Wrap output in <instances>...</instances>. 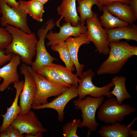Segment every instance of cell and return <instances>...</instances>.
<instances>
[{"label": "cell", "mask_w": 137, "mask_h": 137, "mask_svg": "<svg viewBox=\"0 0 137 137\" xmlns=\"http://www.w3.org/2000/svg\"><path fill=\"white\" fill-rule=\"evenodd\" d=\"M95 75L94 72L90 69L82 72L78 82L79 99H84L89 95L94 97L104 96L108 98L112 97L110 90L114 87L113 83L111 81L103 87H96L92 81Z\"/></svg>", "instance_id": "obj_7"}, {"label": "cell", "mask_w": 137, "mask_h": 137, "mask_svg": "<svg viewBox=\"0 0 137 137\" xmlns=\"http://www.w3.org/2000/svg\"><path fill=\"white\" fill-rule=\"evenodd\" d=\"M27 65L22 63L20 68V74L24 77L23 88L19 97L20 106L21 108L20 114L26 113L31 110L37 91L36 83L29 71Z\"/></svg>", "instance_id": "obj_10"}, {"label": "cell", "mask_w": 137, "mask_h": 137, "mask_svg": "<svg viewBox=\"0 0 137 137\" xmlns=\"http://www.w3.org/2000/svg\"><path fill=\"white\" fill-rule=\"evenodd\" d=\"M98 3V7L100 11L102 10V7L106 6L113 2L119 1L122 3L129 5L130 0H97Z\"/></svg>", "instance_id": "obj_31"}, {"label": "cell", "mask_w": 137, "mask_h": 137, "mask_svg": "<svg viewBox=\"0 0 137 137\" xmlns=\"http://www.w3.org/2000/svg\"><path fill=\"white\" fill-rule=\"evenodd\" d=\"M18 129L22 134H34L47 131L35 113L31 110L18 115L10 125Z\"/></svg>", "instance_id": "obj_11"}, {"label": "cell", "mask_w": 137, "mask_h": 137, "mask_svg": "<svg viewBox=\"0 0 137 137\" xmlns=\"http://www.w3.org/2000/svg\"><path fill=\"white\" fill-rule=\"evenodd\" d=\"M4 132L7 134L8 137H24L18 129L11 125L7 127Z\"/></svg>", "instance_id": "obj_30"}, {"label": "cell", "mask_w": 137, "mask_h": 137, "mask_svg": "<svg viewBox=\"0 0 137 137\" xmlns=\"http://www.w3.org/2000/svg\"><path fill=\"white\" fill-rule=\"evenodd\" d=\"M110 50L107 58L99 66L98 75L118 74L131 57L137 55V47L120 40L110 42Z\"/></svg>", "instance_id": "obj_2"}, {"label": "cell", "mask_w": 137, "mask_h": 137, "mask_svg": "<svg viewBox=\"0 0 137 137\" xmlns=\"http://www.w3.org/2000/svg\"><path fill=\"white\" fill-rule=\"evenodd\" d=\"M104 96L98 97L86 96L85 98H78L74 100L73 103L76 109H80L82 112V121L79 127H87L90 132L96 131L99 125L95 119L97 109L104 101Z\"/></svg>", "instance_id": "obj_5"}, {"label": "cell", "mask_w": 137, "mask_h": 137, "mask_svg": "<svg viewBox=\"0 0 137 137\" xmlns=\"http://www.w3.org/2000/svg\"><path fill=\"white\" fill-rule=\"evenodd\" d=\"M13 54H6L5 53V50H0V67L3 66L7 62L11 60Z\"/></svg>", "instance_id": "obj_32"}, {"label": "cell", "mask_w": 137, "mask_h": 137, "mask_svg": "<svg viewBox=\"0 0 137 137\" xmlns=\"http://www.w3.org/2000/svg\"><path fill=\"white\" fill-rule=\"evenodd\" d=\"M104 102L100 107L97 117L99 120L106 124H112L121 122L126 116L136 111L131 105L118 104L116 97H112Z\"/></svg>", "instance_id": "obj_4"}, {"label": "cell", "mask_w": 137, "mask_h": 137, "mask_svg": "<svg viewBox=\"0 0 137 137\" xmlns=\"http://www.w3.org/2000/svg\"><path fill=\"white\" fill-rule=\"evenodd\" d=\"M81 122L80 119H75L66 124L62 128L63 137H80L77 135V131Z\"/></svg>", "instance_id": "obj_28"}, {"label": "cell", "mask_w": 137, "mask_h": 137, "mask_svg": "<svg viewBox=\"0 0 137 137\" xmlns=\"http://www.w3.org/2000/svg\"><path fill=\"white\" fill-rule=\"evenodd\" d=\"M137 118H134V119L131 122L130 124L127 126H126L127 127L129 128H130L131 126L133 125L135 121L136 120Z\"/></svg>", "instance_id": "obj_38"}, {"label": "cell", "mask_w": 137, "mask_h": 137, "mask_svg": "<svg viewBox=\"0 0 137 137\" xmlns=\"http://www.w3.org/2000/svg\"><path fill=\"white\" fill-rule=\"evenodd\" d=\"M129 6L132 9L136 19H137V0H130Z\"/></svg>", "instance_id": "obj_33"}, {"label": "cell", "mask_w": 137, "mask_h": 137, "mask_svg": "<svg viewBox=\"0 0 137 137\" xmlns=\"http://www.w3.org/2000/svg\"><path fill=\"white\" fill-rule=\"evenodd\" d=\"M126 77L122 76H116L112 79L114 85V88L111 92L112 95L115 96L118 104L121 105L125 99L131 97V95L127 91L126 87Z\"/></svg>", "instance_id": "obj_22"}, {"label": "cell", "mask_w": 137, "mask_h": 137, "mask_svg": "<svg viewBox=\"0 0 137 137\" xmlns=\"http://www.w3.org/2000/svg\"><path fill=\"white\" fill-rule=\"evenodd\" d=\"M49 65L57 72L61 78L66 83L71 85L78 87L79 78L76 74H73L66 67L62 65L53 62Z\"/></svg>", "instance_id": "obj_26"}, {"label": "cell", "mask_w": 137, "mask_h": 137, "mask_svg": "<svg viewBox=\"0 0 137 137\" xmlns=\"http://www.w3.org/2000/svg\"><path fill=\"white\" fill-rule=\"evenodd\" d=\"M87 30L86 33L90 41L92 42L99 54H109L110 50L108 35L106 30L102 27L98 14L94 12L92 18L85 20Z\"/></svg>", "instance_id": "obj_6"}, {"label": "cell", "mask_w": 137, "mask_h": 137, "mask_svg": "<svg viewBox=\"0 0 137 137\" xmlns=\"http://www.w3.org/2000/svg\"><path fill=\"white\" fill-rule=\"evenodd\" d=\"M105 29L108 34L109 42L123 39L137 42V26L134 23L126 26Z\"/></svg>", "instance_id": "obj_18"}, {"label": "cell", "mask_w": 137, "mask_h": 137, "mask_svg": "<svg viewBox=\"0 0 137 137\" xmlns=\"http://www.w3.org/2000/svg\"><path fill=\"white\" fill-rule=\"evenodd\" d=\"M72 61L76 70V74L79 77L85 67L84 64L80 63L78 58V53L80 46L83 44H89L90 42L88 40L86 33L81 34L76 37H69L65 41Z\"/></svg>", "instance_id": "obj_15"}, {"label": "cell", "mask_w": 137, "mask_h": 137, "mask_svg": "<svg viewBox=\"0 0 137 137\" xmlns=\"http://www.w3.org/2000/svg\"><path fill=\"white\" fill-rule=\"evenodd\" d=\"M0 24L3 27L7 24L20 28L29 34L32 32L27 23V14L24 10L10 7L3 0H0Z\"/></svg>", "instance_id": "obj_9"}, {"label": "cell", "mask_w": 137, "mask_h": 137, "mask_svg": "<svg viewBox=\"0 0 137 137\" xmlns=\"http://www.w3.org/2000/svg\"><path fill=\"white\" fill-rule=\"evenodd\" d=\"M59 27L58 32H54L50 30L46 34L45 38L48 41L46 43L47 46L65 42L70 37H78L81 34L85 33L87 30L86 26L81 24L80 23L77 26H74L70 23L66 22Z\"/></svg>", "instance_id": "obj_12"}, {"label": "cell", "mask_w": 137, "mask_h": 137, "mask_svg": "<svg viewBox=\"0 0 137 137\" xmlns=\"http://www.w3.org/2000/svg\"><path fill=\"white\" fill-rule=\"evenodd\" d=\"M38 2L43 5H44L49 0H34Z\"/></svg>", "instance_id": "obj_37"}, {"label": "cell", "mask_w": 137, "mask_h": 137, "mask_svg": "<svg viewBox=\"0 0 137 137\" xmlns=\"http://www.w3.org/2000/svg\"><path fill=\"white\" fill-rule=\"evenodd\" d=\"M129 133L130 136L131 137H137V131L135 130H133L132 129L129 131Z\"/></svg>", "instance_id": "obj_36"}, {"label": "cell", "mask_w": 137, "mask_h": 137, "mask_svg": "<svg viewBox=\"0 0 137 137\" xmlns=\"http://www.w3.org/2000/svg\"><path fill=\"white\" fill-rule=\"evenodd\" d=\"M43 136L42 132H40L36 134H26L25 137H41Z\"/></svg>", "instance_id": "obj_35"}, {"label": "cell", "mask_w": 137, "mask_h": 137, "mask_svg": "<svg viewBox=\"0 0 137 137\" xmlns=\"http://www.w3.org/2000/svg\"><path fill=\"white\" fill-rule=\"evenodd\" d=\"M10 7L16 9H19L18 2L16 0H3Z\"/></svg>", "instance_id": "obj_34"}, {"label": "cell", "mask_w": 137, "mask_h": 137, "mask_svg": "<svg viewBox=\"0 0 137 137\" xmlns=\"http://www.w3.org/2000/svg\"><path fill=\"white\" fill-rule=\"evenodd\" d=\"M131 129L117 122L111 125L101 126L97 132L102 137H129V132Z\"/></svg>", "instance_id": "obj_21"}, {"label": "cell", "mask_w": 137, "mask_h": 137, "mask_svg": "<svg viewBox=\"0 0 137 137\" xmlns=\"http://www.w3.org/2000/svg\"><path fill=\"white\" fill-rule=\"evenodd\" d=\"M78 6L76 8L77 12L80 15V22L83 25L86 24L87 19L92 17L94 12L92 10L93 6L96 5L98 7L97 0H77Z\"/></svg>", "instance_id": "obj_23"}, {"label": "cell", "mask_w": 137, "mask_h": 137, "mask_svg": "<svg viewBox=\"0 0 137 137\" xmlns=\"http://www.w3.org/2000/svg\"><path fill=\"white\" fill-rule=\"evenodd\" d=\"M27 67L35 80L37 87L32 107L47 103L48 97L58 96L69 88L50 80L44 76L38 74L29 65H27Z\"/></svg>", "instance_id": "obj_3"}, {"label": "cell", "mask_w": 137, "mask_h": 137, "mask_svg": "<svg viewBox=\"0 0 137 137\" xmlns=\"http://www.w3.org/2000/svg\"><path fill=\"white\" fill-rule=\"evenodd\" d=\"M21 60L18 55L13 54L9 62L0 68V77L3 79L0 85V91L3 92L9 87L10 83L19 81L17 67Z\"/></svg>", "instance_id": "obj_14"}, {"label": "cell", "mask_w": 137, "mask_h": 137, "mask_svg": "<svg viewBox=\"0 0 137 137\" xmlns=\"http://www.w3.org/2000/svg\"><path fill=\"white\" fill-rule=\"evenodd\" d=\"M12 40L11 34L6 29L0 27V50H5Z\"/></svg>", "instance_id": "obj_29"}, {"label": "cell", "mask_w": 137, "mask_h": 137, "mask_svg": "<svg viewBox=\"0 0 137 137\" xmlns=\"http://www.w3.org/2000/svg\"><path fill=\"white\" fill-rule=\"evenodd\" d=\"M0 137H8L7 134L4 132L0 133Z\"/></svg>", "instance_id": "obj_39"}, {"label": "cell", "mask_w": 137, "mask_h": 137, "mask_svg": "<svg viewBox=\"0 0 137 137\" xmlns=\"http://www.w3.org/2000/svg\"><path fill=\"white\" fill-rule=\"evenodd\" d=\"M55 25L53 19H50L48 20L37 31V34L39 40L36 46V57L35 61L31 65L32 69L35 71L40 67L49 65L54 61H58L49 53L45 44L46 34L49 30L54 28Z\"/></svg>", "instance_id": "obj_8"}, {"label": "cell", "mask_w": 137, "mask_h": 137, "mask_svg": "<svg viewBox=\"0 0 137 137\" xmlns=\"http://www.w3.org/2000/svg\"><path fill=\"white\" fill-rule=\"evenodd\" d=\"M24 81H19L13 83L14 87L16 90V93L14 100L11 106L7 108L6 113L0 114L3 118L2 124L0 127V133L4 132L17 116L21 112V108L18 105V101L20 95L23 88Z\"/></svg>", "instance_id": "obj_17"}, {"label": "cell", "mask_w": 137, "mask_h": 137, "mask_svg": "<svg viewBox=\"0 0 137 137\" xmlns=\"http://www.w3.org/2000/svg\"><path fill=\"white\" fill-rule=\"evenodd\" d=\"M5 28L11 34V42L5 49L6 54H16L20 56L23 63L31 65L32 59L36 55V46L38 40L35 34L27 33L20 28L7 24Z\"/></svg>", "instance_id": "obj_1"}, {"label": "cell", "mask_w": 137, "mask_h": 137, "mask_svg": "<svg viewBox=\"0 0 137 137\" xmlns=\"http://www.w3.org/2000/svg\"><path fill=\"white\" fill-rule=\"evenodd\" d=\"M112 14L129 24L136 21L133 12L129 5L115 1L105 6Z\"/></svg>", "instance_id": "obj_19"}, {"label": "cell", "mask_w": 137, "mask_h": 137, "mask_svg": "<svg viewBox=\"0 0 137 137\" xmlns=\"http://www.w3.org/2000/svg\"><path fill=\"white\" fill-rule=\"evenodd\" d=\"M18 2L19 9L24 10L37 22L43 21L42 16L45 12L43 5L34 0H19Z\"/></svg>", "instance_id": "obj_20"}, {"label": "cell", "mask_w": 137, "mask_h": 137, "mask_svg": "<svg viewBox=\"0 0 137 137\" xmlns=\"http://www.w3.org/2000/svg\"><path fill=\"white\" fill-rule=\"evenodd\" d=\"M53 51L57 52L61 59L65 63L66 67L71 71H74L75 66L70 56L67 45L65 41L59 42L51 46Z\"/></svg>", "instance_id": "obj_25"}, {"label": "cell", "mask_w": 137, "mask_h": 137, "mask_svg": "<svg viewBox=\"0 0 137 137\" xmlns=\"http://www.w3.org/2000/svg\"><path fill=\"white\" fill-rule=\"evenodd\" d=\"M78 87L72 85L66 91L58 96L50 102L32 107L31 108L35 110L46 108L54 109L58 113V120L60 122H62L64 118V110L65 106L70 100L78 96Z\"/></svg>", "instance_id": "obj_13"}, {"label": "cell", "mask_w": 137, "mask_h": 137, "mask_svg": "<svg viewBox=\"0 0 137 137\" xmlns=\"http://www.w3.org/2000/svg\"><path fill=\"white\" fill-rule=\"evenodd\" d=\"M2 78L0 77V82L1 81V80H2Z\"/></svg>", "instance_id": "obj_40"}, {"label": "cell", "mask_w": 137, "mask_h": 137, "mask_svg": "<svg viewBox=\"0 0 137 137\" xmlns=\"http://www.w3.org/2000/svg\"><path fill=\"white\" fill-rule=\"evenodd\" d=\"M77 0H62L57 10L60 17L55 23L57 27L60 26V23L62 19L66 22H69L72 26H77L80 23L79 16L77 11L76 1Z\"/></svg>", "instance_id": "obj_16"}, {"label": "cell", "mask_w": 137, "mask_h": 137, "mask_svg": "<svg viewBox=\"0 0 137 137\" xmlns=\"http://www.w3.org/2000/svg\"><path fill=\"white\" fill-rule=\"evenodd\" d=\"M102 15L99 17V21L105 29H108L116 27L126 26L129 24L116 16H113L108 11L105 6L102 8Z\"/></svg>", "instance_id": "obj_24"}, {"label": "cell", "mask_w": 137, "mask_h": 137, "mask_svg": "<svg viewBox=\"0 0 137 137\" xmlns=\"http://www.w3.org/2000/svg\"><path fill=\"white\" fill-rule=\"evenodd\" d=\"M36 72L44 76L50 80L64 87L69 88L72 86L64 81L57 72L49 65L40 67Z\"/></svg>", "instance_id": "obj_27"}]
</instances>
